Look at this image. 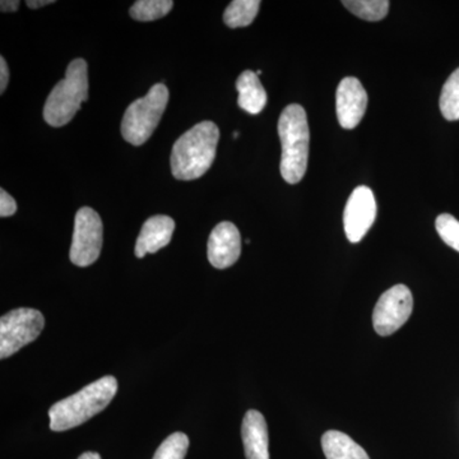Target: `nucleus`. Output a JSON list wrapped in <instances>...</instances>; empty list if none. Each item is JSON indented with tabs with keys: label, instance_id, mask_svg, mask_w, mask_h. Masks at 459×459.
Here are the masks:
<instances>
[{
	"label": "nucleus",
	"instance_id": "f257e3e1",
	"mask_svg": "<svg viewBox=\"0 0 459 459\" xmlns=\"http://www.w3.org/2000/svg\"><path fill=\"white\" fill-rule=\"evenodd\" d=\"M220 129L213 122H202L175 142L171 172L178 180H195L210 170L216 157Z\"/></svg>",
	"mask_w": 459,
	"mask_h": 459
},
{
	"label": "nucleus",
	"instance_id": "f03ea898",
	"mask_svg": "<svg viewBox=\"0 0 459 459\" xmlns=\"http://www.w3.org/2000/svg\"><path fill=\"white\" fill-rule=\"evenodd\" d=\"M117 392V380L108 376L56 402L49 410L51 430L65 431L80 427L107 409Z\"/></svg>",
	"mask_w": 459,
	"mask_h": 459
},
{
	"label": "nucleus",
	"instance_id": "7ed1b4c3",
	"mask_svg": "<svg viewBox=\"0 0 459 459\" xmlns=\"http://www.w3.org/2000/svg\"><path fill=\"white\" fill-rule=\"evenodd\" d=\"M279 134L282 144L281 175L289 184L303 179L309 159L310 132L307 113L298 104L289 105L281 114Z\"/></svg>",
	"mask_w": 459,
	"mask_h": 459
},
{
	"label": "nucleus",
	"instance_id": "20e7f679",
	"mask_svg": "<svg viewBox=\"0 0 459 459\" xmlns=\"http://www.w3.org/2000/svg\"><path fill=\"white\" fill-rule=\"evenodd\" d=\"M89 100V69L86 60L74 59L68 65L65 80L56 83L45 102V122L60 128L74 119Z\"/></svg>",
	"mask_w": 459,
	"mask_h": 459
},
{
	"label": "nucleus",
	"instance_id": "39448f33",
	"mask_svg": "<svg viewBox=\"0 0 459 459\" xmlns=\"http://www.w3.org/2000/svg\"><path fill=\"white\" fill-rule=\"evenodd\" d=\"M168 102L169 90L164 83L155 84L144 98L132 102L122 120L124 140L133 146L146 143L159 126Z\"/></svg>",
	"mask_w": 459,
	"mask_h": 459
},
{
	"label": "nucleus",
	"instance_id": "423d86ee",
	"mask_svg": "<svg viewBox=\"0 0 459 459\" xmlns=\"http://www.w3.org/2000/svg\"><path fill=\"white\" fill-rule=\"evenodd\" d=\"M44 327L45 318L39 310L20 307L4 314L0 319V358L7 359L33 342Z\"/></svg>",
	"mask_w": 459,
	"mask_h": 459
},
{
	"label": "nucleus",
	"instance_id": "0eeeda50",
	"mask_svg": "<svg viewBox=\"0 0 459 459\" xmlns=\"http://www.w3.org/2000/svg\"><path fill=\"white\" fill-rule=\"evenodd\" d=\"M102 226L100 214L90 207H82L75 214L74 238L69 258L78 267H89L98 261L102 247Z\"/></svg>",
	"mask_w": 459,
	"mask_h": 459
},
{
	"label": "nucleus",
	"instance_id": "6e6552de",
	"mask_svg": "<svg viewBox=\"0 0 459 459\" xmlns=\"http://www.w3.org/2000/svg\"><path fill=\"white\" fill-rule=\"evenodd\" d=\"M413 310L410 289L395 285L380 296L373 313V325L379 336L394 334L409 320Z\"/></svg>",
	"mask_w": 459,
	"mask_h": 459
},
{
	"label": "nucleus",
	"instance_id": "1a4fd4ad",
	"mask_svg": "<svg viewBox=\"0 0 459 459\" xmlns=\"http://www.w3.org/2000/svg\"><path fill=\"white\" fill-rule=\"evenodd\" d=\"M377 219V202L373 190L368 186L353 189L343 213L346 237L351 243H359L368 234Z\"/></svg>",
	"mask_w": 459,
	"mask_h": 459
},
{
	"label": "nucleus",
	"instance_id": "9d476101",
	"mask_svg": "<svg viewBox=\"0 0 459 459\" xmlns=\"http://www.w3.org/2000/svg\"><path fill=\"white\" fill-rule=\"evenodd\" d=\"M368 107V93L360 81L346 77L338 84L336 110L338 122L344 129H353L360 124Z\"/></svg>",
	"mask_w": 459,
	"mask_h": 459
},
{
	"label": "nucleus",
	"instance_id": "9b49d317",
	"mask_svg": "<svg viewBox=\"0 0 459 459\" xmlns=\"http://www.w3.org/2000/svg\"><path fill=\"white\" fill-rule=\"evenodd\" d=\"M241 255V237L232 222H221L213 229L208 238V261L217 270L231 267Z\"/></svg>",
	"mask_w": 459,
	"mask_h": 459
},
{
	"label": "nucleus",
	"instance_id": "f8f14e48",
	"mask_svg": "<svg viewBox=\"0 0 459 459\" xmlns=\"http://www.w3.org/2000/svg\"><path fill=\"white\" fill-rule=\"evenodd\" d=\"M174 230L175 222L171 217L159 214L148 219L142 226L140 237L135 243V256L143 258L144 255H153L169 246Z\"/></svg>",
	"mask_w": 459,
	"mask_h": 459
},
{
	"label": "nucleus",
	"instance_id": "ddd939ff",
	"mask_svg": "<svg viewBox=\"0 0 459 459\" xmlns=\"http://www.w3.org/2000/svg\"><path fill=\"white\" fill-rule=\"evenodd\" d=\"M241 435L247 459H270L267 422L259 411H247Z\"/></svg>",
	"mask_w": 459,
	"mask_h": 459
},
{
	"label": "nucleus",
	"instance_id": "4468645a",
	"mask_svg": "<svg viewBox=\"0 0 459 459\" xmlns=\"http://www.w3.org/2000/svg\"><path fill=\"white\" fill-rule=\"evenodd\" d=\"M237 90L238 104L240 108L252 115L262 113L267 105V92L255 72L246 71L238 75Z\"/></svg>",
	"mask_w": 459,
	"mask_h": 459
},
{
	"label": "nucleus",
	"instance_id": "2eb2a0df",
	"mask_svg": "<svg viewBox=\"0 0 459 459\" xmlns=\"http://www.w3.org/2000/svg\"><path fill=\"white\" fill-rule=\"evenodd\" d=\"M322 448L327 459H370L362 446L349 435L329 430L322 437Z\"/></svg>",
	"mask_w": 459,
	"mask_h": 459
},
{
	"label": "nucleus",
	"instance_id": "dca6fc26",
	"mask_svg": "<svg viewBox=\"0 0 459 459\" xmlns=\"http://www.w3.org/2000/svg\"><path fill=\"white\" fill-rule=\"evenodd\" d=\"M261 8L259 0H234L223 13V22L230 29L249 26Z\"/></svg>",
	"mask_w": 459,
	"mask_h": 459
},
{
	"label": "nucleus",
	"instance_id": "f3484780",
	"mask_svg": "<svg viewBox=\"0 0 459 459\" xmlns=\"http://www.w3.org/2000/svg\"><path fill=\"white\" fill-rule=\"evenodd\" d=\"M342 4L355 16L370 22L382 21L389 11L388 0H344Z\"/></svg>",
	"mask_w": 459,
	"mask_h": 459
},
{
	"label": "nucleus",
	"instance_id": "a211bd4d",
	"mask_svg": "<svg viewBox=\"0 0 459 459\" xmlns=\"http://www.w3.org/2000/svg\"><path fill=\"white\" fill-rule=\"evenodd\" d=\"M440 111L449 122L459 120V68L444 83L440 95Z\"/></svg>",
	"mask_w": 459,
	"mask_h": 459
},
{
	"label": "nucleus",
	"instance_id": "6ab92c4d",
	"mask_svg": "<svg viewBox=\"0 0 459 459\" xmlns=\"http://www.w3.org/2000/svg\"><path fill=\"white\" fill-rule=\"evenodd\" d=\"M172 7H174V2L171 0H140L132 5L129 13L133 20L140 21V22H151V21L165 17Z\"/></svg>",
	"mask_w": 459,
	"mask_h": 459
},
{
	"label": "nucleus",
	"instance_id": "aec40b11",
	"mask_svg": "<svg viewBox=\"0 0 459 459\" xmlns=\"http://www.w3.org/2000/svg\"><path fill=\"white\" fill-rule=\"evenodd\" d=\"M189 448V437L184 433H174L166 437L152 459H184Z\"/></svg>",
	"mask_w": 459,
	"mask_h": 459
},
{
	"label": "nucleus",
	"instance_id": "412c9836",
	"mask_svg": "<svg viewBox=\"0 0 459 459\" xmlns=\"http://www.w3.org/2000/svg\"><path fill=\"white\" fill-rule=\"evenodd\" d=\"M437 234L446 246L459 253V221L452 214L443 213L435 221Z\"/></svg>",
	"mask_w": 459,
	"mask_h": 459
},
{
	"label": "nucleus",
	"instance_id": "4be33fe9",
	"mask_svg": "<svg viewBox=\"0 0 459 459\" xmlns=\"http://www.w3.org/2000/svg\"><path fill=\"white\" fill-rule=\"evenodd\" d=\"M16 212V201L4 189L0 190V216L11 217Z\"/></svg>",
	"mask_w": 459,
	"mask_h": 459
},
{
	"label": "nucleus",
	"instance_id": "5701e85b",
	"mask_svg": "<svg viewBox=\"0 0 459 459\" xmlns=\"http://www.w3.org/2000/svg\"><path fill=\"white\" fill-rule=\"evenodd\" d=\"M9 82V69L4 57H0V93H4Z\"/></svg>",
	"mask_w": 459,
	"mask_h": 459
},
{
	"label": "nucleus",
	"instance_id": "b1692460",
	"mask_svg": "<svg viewBox=\"0 0 459 459\" xmlns=\"http://www.w3.org/2000/svg\"><path fill=\"white\" fill-rule=\"evenodd\" d=\"M18 7H20V2L17 0H2L0 2L2 12H16Z\"/></svg>",
	"mask_w": 459,
	"mask_h": 459
},
{
	"label": "nucleus",
	"instance_id": "393cba45",
	"mask_svg": "<svg viewBox=\"0 0 459 459\" xmlns=\"http://www.w3.org/2000/svg\"><path fill=\"white\" fill-rule=\"evenodd\" d=\"M54 0H27L26 4L31 9L45 7L48 4H53Z\"/></svg>",
	"mask_w": 459,
	"mask_h": 459
},
{
	"label": "nucleus",
	"instance_id": "a878e982",
	"mask_svg": "<svg viewBox=\"0 0 459 459\" xmlns=\"http://www.w3.org/2000/svg\"><path fill=\"white\" fill-rule=\"evenodd\" d=\"M78 459H101V457H100L99 453L86 452V453H83V455H81V457Z\"/></svg>",
	"mask_w": 459,
	"mask_h": 459
},
{
	"label": "nucleus",
	"instance_id": "bb28decb",
	"mask_svg": "<svg viewBox=\"0 0 459 459\" xmlns=\"http://www.w3.org/2000/svg\"><path fill=\"white\" fill-rule=\"evenodd\" d=\"M255 74H256V75H261L263 74V72L261 71V69H259V71H256Z\"/></svg>",
	"mask_w": 459,
	"mask_h": 459
},
{
	"label": "nucleus",
	"instance_id": "cd10ccee",
	"mask_svg": "<svg viewBox=\"0 0 459 459\" xmlns=\"http://www.w3.org/2000/svg\"><path fill=\"white\" fill-rule=\"evenodd\" d=\"M238 132H235V133H234V138H238Z\"/></svg>",
	"mask_w": 459,
	"mask_h": 459
}]
</instances>
